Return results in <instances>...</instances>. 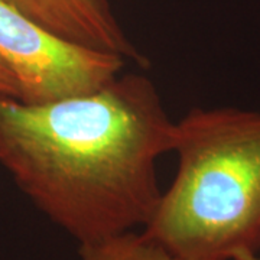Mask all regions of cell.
Instances as JSON below:
<instances>
[{"mask_svg":"<svg viewBox=\"0 0 260 260\" xmlns=\"http://www.w3.org/2000/svg\"><path fill=\"white\" fill-rule=\"evenodd\" d=\"M174 124L155 84L135 73L42 104L0 95V165L39 211L88 244L149 223Z\"/></svg>","mask_w":260,"mask_h":260,"instance_id":"1","label":"cell"},{"mask_svg":"<svg viewBox=\"0 0 260 260\" xmlns=\"http://www.w3.org/2000/svg\"><path fill=\"white\" fill-rule=\"evenodd\" d=\"M171 152L177 174L143 233L184 260L260 253V113L191 109Z\"/></svg>","mask_w":260,"mask_h":260,"instance_id":"2","label":"cell"},{"mask_svg":"<svg viewBox=\"0 0 260 260\" xmlns=\"http://www.w3.org/2000/svg\"><path fill=\"white\" fill-rule=\"evenodd\" d=\"M0 62L16 81L18 100L42 104L102 88L127 59L65 39L0 2Z\"/></svg>","mask_w":260,"mask_h":260,"instance_id":"3","label":"cell"},{"mask_svg":"<svg viewBox=\"0 0 260 260\" xmlns=\"http://www.w3.org/2000/svg\"><path fill=\"white\" fill-rule=\"evenodd\" d=\"M59 37L148 65L124 34L109 0H0Z\"/></svg>","mask_w":260,"mask_h":260,"instance_id":"4","label":"cell"},{"mask_svg":"<svg viewBox=\"0 0 260 260\" xmlns=\"http://www.w3.org/2000/svg\"><path fill=\"white\" fill-rule=\"evenodd\" d=\"M81 260H184L145 233H120L78 247Z\"/></svg>","mask_w":260,"mask_h":260,"instance_id":"5","label":"cell"},{"mask_svg":"<svg viewBox=\"0 0 260 260\" xmlns=\"http://www.w3.org/2000/svg\"><path fill=\"white\" fill-rule=\"evenodd\" d=\"M0 95H8V97H13V99L19 97L16 81L9 73V70L2 62H0Z\"/></svg>","mask_w":260,"mask_h":260,"instance_id":"6","label":"cell"},{"mask_svg":"<svg viewBox=\"0 0 260 260\" xmlns=\"http://www.w3.org/2000/svg\"><path fill=\"white\" fill-rule=\"evenodd\" d=\"M234 260H260V253H257V254H240Z\"/></svg>","mask_w":260,"mask_h":260,"instance_id":"7","label":"cell"}]
</instances>
